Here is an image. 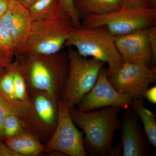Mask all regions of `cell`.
Wrapping results in <instances>:
<instances>
[{
	"label": "cell",
	"mask_w": 156,
	"mask_h": 156,
	"mask_svg": "<svg viewBox=\"0 0 156 156\" xmlns=\"http://www.w3.org/2000/svg\"><path fill=\"white\" fill-rule=\"evenodd\" d=\"M29 93L44 92L58 101L62 100L68 76L67 53L50 55L23 53L15 56Z\"/></svg>",
	"instance_id": "6da1fadb"
},
{
	"label": "cell",
	"mask_w": 156,
	"mask_h": 156,
	"mask_svg": "<svg viewBox=\"0 0 156 156\" xmlns=\"http://www.w3.org/2000/svg\"><path fill=\"white\" fill-rule=\"evenodd\" d=\"M122 108L108 106L81 112L69 108L73 122L84 133V148L87 155L110 156L114 134L119 126V113Z\"/></svg>",
	"instance_id": "7a4b0ae2"
},
{
	"label": "cell",
	"mask_w": 156,
	"mask_h": 156,
	"mask_svg": "<svg viewBox=\"0 0 156 156\" xmlns=\"http://www.w3.org/2000/svg\"><path fill=\"white\" fill-rule=\"evenodd\" d=\"M74 47L84 57H91L108 65V76L119 69L124 62L115 44L114 36L104 27L74 28L64 47Z\"/></svg>",
	"instance_id": "3957f363"
},
{
	"label": "cell",
	"mask_w": 156,
	"mask_h": 156,
	"mask_svg": "<svg viewBox=\"0 0 156 156\" xmlns=\"http://www.w3.org/2000/svg\"><path fill=\"white\" fill-rule=\"evenodd\" d=\"M74 28L71 18L64 10L48 19L33 21L21 54L50 55L59 53Z\"/></svg>",
	"instance_id": "277c9868"
},
{
	"label": "cell",
	"mask_w": 156,
	"mask_h": 156,
	"mask_svg": "<svg viewBox=\"0 0 156 156\" xmlns=\"http://www.w3.org/2000/svg\"><path fill=\"white\" fill-rule=\"evenodd\" d=\"M156 25V8L125 7L116 11L89 16L82 20L86 28L104 27L114 36L145 29Z\"/></svg>",
	"instance_id": "5b68a950"
},
{
	"label": "cell",
	"mask_w": 156,
	"mask_h": 156,
	"mask_svg": "<svg viewBox=\"0 0 156 156\" xmlns=\"http://www.w3.org/2000/svg\"><path fill=\"white\" fill-rule=\"evenodd\" d=\"M68 76L62 101L69 108L78 105L94 87L105 63L95 58L82 56L76 50L69 47Z\"/></svg>",
	"instance_id": "8992f818"
},
{
	"label": "cell",
	"mask_w": 156,
	"mask_h": 156,
	"mask_svg": "<svg viewBox=\"0 0 156 156\" xmlns=\"http://www.w3.org/2000/svg\"><path fill=\"white\" fill-rule=\"evenodd\" d=\"M58 120L56 129L45 144V152L63 153L66 156H87L83 144L84 133L73 122L69 108L62 101L58 102Z\"/></svg>",
	"instance_id": "52a82bcc"
},
{
	"label": "cell",
	"mask_w": 156,
	"mask_h": 156,
	"mask_svg": "<svg viewBox=\"0 0 156 156\" xmlns=\"http://www.w3.org/2000/svg\"><path fill=\"white\" fill-rule=\"evenodd\" d=\"M108 77L118 92L136 99L143 97L150 85L155 82L156 68L124 61L119 69Z\"/></svg>",
	"instance_id": "ba28073f"
},
{
	"label": "cell",
	"mask_w": 156,
	"mask_h": 156,
	"mask_svg": "<svg viewBox=\"0 0 156 156\" xmlns=\"http://www.w3.org/2000/svg\"><path fill=\"white\" fill-rule=\"evenodd\" d=\"M108 72V69L102 68L94 87L77 105L78 110L87 112L108 106L131 107L134 99L115 89L109 81Z\"/></svg>",
	"instance_id": "9c48e42d"
},
{
	"label": "cell",
	"mask_w": 156,
	"mask_h": 156,
	"mask_svg": "<svg viewBox=\"0 0 156 156\" xmlns=\"http://www.w3.org/2000/svg\"><path fill=\"white\" fill-rule=\"evenodd\" d=\"M0 21L13 40L16 56L23 52L33 20L28 9L18 0L10 1L5 14Z\"/></svg>",
	"instance_id": "30bf717a"
},
{
	"label": "cell",
	"mask_w": 156,
	"mask_h": 156,
	"mask_svg": "<svg viewBox=\"0 0 156 156\" xmlns=\"http://www.w3.org/2000/svg\"><path fill=\"white\" fill-rule=\"evenodd\" d=\"M126 110L118 130L121 136L123 156H147L150 154L148 140L138 122V116L131 107Z\"/></svg>",
	"instance_id": "8fae6325"
},
{
	"label": "cell",
	"mask_w": 156,
	"mask_h": 156,
	"mask_svg": "<svg viewBox=\"0 0 156 156\" xmlns=\"http://www.w3.org/2000/svg\"><path fill=\"white\" fill-rule=\"evenodd\" d=\"M114 41L116 48L124 61L144 64L150 67V64H153L148 28L114 36Z\"/></svg>",
	"instance_id": "7c38bea8"
},
{
	"label": "cell",
	"mask_w": 156,
	"mask_h": 156,
	"mask_svg": "<svg viewBox=\"0 0 156 156\" xmlns=\"http://www.w3.org/2000/svg\"><path fill=\"white\" fill-rule=\"evenodd\" d=\"M29 94L35 116L43 131L50 138L58 122L59 101L46 92H37Z\"/></svg>",
	"instance_id": "4fadbf2b"
},
{
	"label": "cell",
	"mask_w": 156,
	"mask_h": 156,
	"mask_svg": "<svg viewBox=\"0 0 156 156\" xmlns=\"http://www.w3.org/2000/svg\"><path fill=\"white\" fill-rule=\"evenodd\" d=\"M4 142L20 156H40L45 152V146L42 141L27 131Z\"/></svg>",
	"instance_id": "5bb4252c"
},
{
	"label": "cell",
	"mask_w": 156,
	"mask_h": 156,
	"mask_svg": "<svg viewBox=\"0 0 156 156\" xmlns=\"http://www.w3.org/2000/svg\"><path fill=\"white\" fill-rule=\"evenodd\" d=\"M74 3L81 20L89 16L107 14L124 7L121 0H74Z\"/></svg>",
	"instance_id": "9a60e30c"
},
{
	"label": "cell",
	"mask_w": 156,
	"mask_h": 156,
	"mask_svg": "<svg viewBox=\"0 0 156 156\" xmlns=\"http://www.w3.org/2000/svg\"><path fill=\"white\" fill-rule=\"evenodd\" d=\"M131 108L140 118L144 133L150 144L156 147V120L154 113L146 108L144 97L134 99Z\"/></svg>",
	"instance_id": "2e32d148"
},
{
	"label": "cell",
	"mask_w": 156,
	"mask_h": 156,
	"mask_svg": "<svg viewBox=\"0 0 156 156\" xmlns=\"http://www.w3.org/2000/svg\"><path fill=\"white\" fill-rule=\"evenodd\" d=\"M33 21L47 19L62 11L60 0H37L28 9Z\"/></svg>",
	"instance_id": "e0dca14e"
},
{
	"label": "cell",
	"mask_w": 156,
	"mask_h": 156,
	"mask_svg": "<svg viewBox=\"0 0 156 156\" xmlns=\"http://www.w3.org/2000/svg\"><path fill=\"white\" fill-rule=\"evenodd\" d=\"M15 56L13 40L0 21V66L9 67L15 60Z\"/></svg>",
	"instance_id": "ac0fdd59"
},
{
	"label": "cell",
	"mask_w": 156,
	"mask_h": 156,
	"mask_svg": "<svg viewBox=\"0 0 156 156\" xmlns=\"http://www.w3.org/2000/svg\"><path fill=\"white\" fill-rule=\"evenodd\" d=\"M26 131L23 127L21 120L13 112L8 114L3 122V136L4 141L17 136Z\"/></svg>",
	"instance_id": "d6986e66"
},
{
	"label": "cell",
	"mask_w": 156,
	"mask_h": 156,
	"mask_svg": "<svg viewBox=\"0 0 156 156\" xmlns=\"http://www.w3.org/2000/svg\"><path fill=\"white\" fill-rule=\"evenodd\" d=\"M60 2L63 10L71 18L75 28L81 27V20L75 7L74 0H60Z\"/></svg>",
	"instance_id": "ffe728a7"
},
{
	"label": "cell",
	"mask_w": 156,
	"mask_h": 156,
	"mask_svg": "<svg viewBox=\"0 0 156 156\" xmlns=\"http://www.w3.org/2000/svg\"><path fill=\"white\" fill-rule=\"evenodd\" d=\"M13 112L8 101L0 93V140L4 141L3 136L2 125L6 115L9 113Z\"/></svg>",
	"instance_id": "44dd1931"
},
{
	"label": "cell",
	"mask_w": 156,
	"mask_h": 156,
	"mask_svg": "<svg viewBox=\"0 0 156 156\" xmlns=\"http://www.w3.org/2000/svg\"><path fill=\"white\" fill-rule=\"evenodd\" d=\"M125 7L156 8V0H121Z\"/></svg>",
	"instance_id": "7402d4cb"
},
{
	"label": "cell",
	"mask_w": 156,
	"mask_h": 156,
	"mask_svg": "<svg viewBox=\"0 0 156 156\" xmlns=\"http://www.w3.org/2000/svg\"><path fill=\"white\" fill-rule=\"evenodd\" d=\"M150 44L152 52L153 64L156 61V26L148 28Z\"/></svg>",
	"instance_id": "603a6c76"
},
{
	"label": "cell",
	"mask_w": 156,
	"mask_h": 156,
	"mask_svg": "<svg viewBox=\"0 0 156 156\" xmlns=\"http://www.w3.org/2000/svg\"><path fill=\"white\" fill-rule=\"evenodd\" d=\"M0 156H20L0 140Z\"/></svg>",
	"instance_id": "cb8c5ba5"
},
{
	"label": "cell",
	"mask_w": 156,
	"mask_h": 156,
	"mask_svg": "<svg viewBox=\"0 0 156 156\" xmlns=\"http://www.w3.org/2000/svg\"><path fill=\"white\" fill-rule=\"evenodd\" d=\"M144 98H145L151 103L156 104V87L154 86L151 88H148L144 92Z\"/></svg>",
	"instance_id": "d4e9b609"
},
{
	"label": "cell",
	"mask_w": 156,
	"mask_h": 156,
	"mask_svg": "<svg viewBox=\"0 0 156 156\" xmlns=\"http://www.w3.org/2000/svg\"><path fill=\"white\" fill-rule=\"evenodd\" d=\"M10 0H0V18L4 15L9 7Z\"/></svg>",
	"instance_id": "484cf974"
},
{
	"label": "cell",
	"mask_w": 156,
	"mask_h": 156,
	"mask_svg": "<svg viewBox=\"0 0 156 156\" xmlns=\"http://www.w3.org/2000/svg\"><path fill=\"white\" fill-rule=\"evenodd\" d=\"M122 145L121 142L118 144L115 147H112L110 156H121V150L122 149Z\"/></svg>",
	"instance_id": "4316f807"
},
{
	"label": "cell",
	"mask_w": 156,
	"mask_h": 156,
	"mask_svg": "<svg viewBox=\"0 0 156 156\" xmlns=\"http://www.w3.org/2000/svg\"><path fill=\"white\" fill-rule=\"evenodd\" d=\"M18 1L22 4L23 5L28 9L37 0H18Z\"/></svg>",
	"instance_id": "83f0119b"
},
{
	"label": "cell",
	"mask_w": 156,
	"mask_h": 156,
	"mask_svg": "<svg viewBox=\"0 0 156 156\" xmlns=\"http://www.w3.org/2000/svg\"><path fill=\"white\" fill-rule=\"evenodd\" d=\"M6 69L0 66V78L4 74V73L5 72Z\"/></svg>",
	"instance_id": "f1b7e54d"
},
{
	"label": "cell",
	"mask_w": 156,
	"mask_h": 156,
	"mask_svg": "<svg viewBox=\"0 0 156 156\" xmlns=\"http://www.w3.org/2000/svg\"><path fill=\"white\" fill-rule=\"evenodd\" d=\"M10 1H12V0H10Z\"/></svg>",
	"instance_id": "f546056e"
}]
</instances>
